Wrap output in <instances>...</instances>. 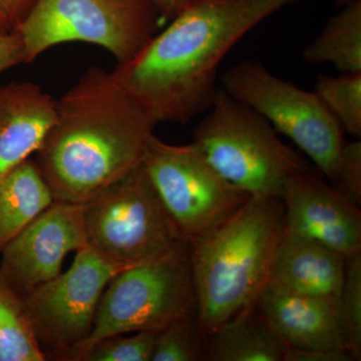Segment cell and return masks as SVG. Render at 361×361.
Returning <instances> with one entry per match:
<instances>
[{
  "instance_id": "cell-26",
  "label": "cell",
  "mask_w": 361,
  "mask_h": 361,
  "mask_svg": "<svg viewBox=\"0 0 361 361\" xmlns=\"http://www.w3.org/2000/svg\"><path fill=\"white\" fill-rule=\"evenodd\" d=\"M20 63H25V54L20 33L13 30L0 35V73Z\"/></svg>"
},
{
  "instance_id": "cell-17",
  "label": "cell",
  "mask_w": 361,
  "mask_h": 361,
  "mask_svg": "<svg viewBox=\"0 0 361 361\" xmlns=\"http://www.w3.org/2000/svg\"><path fill=\"white\" fill-rule=\"evenodd\" d=\"M54 202L35 161L28 159L0 174V254Z\"/></svg>"
},
{
  "instance_id": "cell-16",
  "label": "cell",
  "mask_w": 361,
  "mask_h": 361,
  "mask_svg": "<svg viewBox=\"0 0 361 361\" xmlns=\"http://www.w3.org/2000/svg\"><path fill=\"white\" fill-rule=\"evenodd\" d=\"M210 361H284L288 344L257 304L249 306L207 336Z\"/></svg>"
},
{
  "instance_id": "cell-19",
  "label": "cell",
  "mask_w": 361,
  "mask_h": 361,
  "mask_svg": "<svg viewBox=\"0 0 361 361\" xmlns=\"http://www.w3.org/2000/svg\"><path fill=\"white\" fill-rule=\"evenodd\" d=\"M47 360L26 311L25 298L0 273V361Z\"/></svg>"
},
{
  "instance_id": "cell-10",
  "label": "cell",
  "mask_w": 361,
  "mask_h": 361,
  "mask_svg": "<svg viewBox=\"0 0 361 361\" xmlns=\"http://www.w3.org/2000/svg\"><path fill=\"white\" fill-rule=\"evenodd\" d=\"M128 267L84 247L75 252L70 269L25 297L33 334L47 360L66 361L89 338L104 289Z\"/></svg>"
},
{
  "instance_id": "cell-13",
  "label": "cell",
  "mask_w": 361,
  "mask_h": 361,
  "mask_svg": "<svg viewBox=\"0 0 361 361\" xmlns=\"http://www.w3.org/2000/svg\"><path fill=\"white\" fill-rule=\"evenodd\" d=\"M256 304L288 346L346 348L338 301L295 293L267 283Z\"/></svg>"
},
{
  "instance_id": "cell-24",
  "label": "cell",
  "mask_w": 361,
  "mask_h": 361,
  "mask_svg": "<svg viewBox=\"0 0 361 361\" xmlns=\"http://www.w3.org/2000/svg\"><path fill=\"white\" fill-rule=\"evenodd\" d=\"M329 184L342 196L361 205V142H345L336 168L329 178Z\"/></svg>"
},
{
  "instance_id": "cell-27",
  "label": "cell",
  "mask_w": 361,
  "mask_h": 361,
  "mask_svg": "<svg viewBox=\"0 0 361 361\" xmlns=\"http://www.w3.org/2000/svg\"><path fill=\"white\" fill-rule=\"evenodd\" d=\"M37 0H0V18L16 30L32 11Z\"/></svg>"
},
{
  "instance_id": "cell-5",
  "label": "cell",
  "mask_w": 361,
  "mask_h": 361,
  "mask_svg": "<svg viewBox=\"0 0 361 361\" xmlns=\"http://www.w3.org/2000/svg\"><path fill=\"white\" fill-rule=\"evenodd\" d=\"M161 21L152 0H37L16 30L25 63L56 45L84 42L103 47L118 65L141 51Z\"/></svg>"
},
{
  "instance_id": "cell-30",
  "label": "cell",
  "mask_w": 361,
  "mask_h": 361,
  "mask_svg": "<svg viewBox=\"0 0 361 361\" xmlns=\"http://www.w3.org/2000/svg\"><path fill=\"white\" fill-rule=\"evenodd\" d=\"M334 4L338 7L345 6L348 4H353V2L361 1V0H334Z\"/></svg>"
},
{
  "instance_id": "cell-11",
  "label": "cell",
  "mask_w": 361,
  "mask_h": 361,
  "mask_svg": "<svg viewBox=\"0 0 361 361\" xmlns=\"http://www.w3.org/2000/svg\"><path fill=\"white\" fill-rule=\"evenodd\" d=\"M85 204L54 201L0 254V273L25 298L61 273L71 252L87 246Z\"/></svg>"
},
{
  "instance_id": "cell-14",
  "label": "cell",
  "mask_w": 361,
  "mask_h": 361,
  "mask_svg": "<svg viewBox=\"0 0 361 361\" xmlns=\"http://www.w3.org/2000/svg\"><path fill=\"white\" fill-rule=\"evenodd\" d=\"M346 260L343 254L284 228L267 283L295 293L338 301Z\"/></svg>"
},
{
  "instance_id": "cell-8",
  "label": "cell",
  "mask_w": 361,
  "mask_h": 361,
  "mask_svg": "<svg viewBox=\"0 0 361 361\" xmlns=\"http://www.w3.org/2000/svg\"><path fill=\"white\" fill-rule=\"evenodd\" d=\"M222 85L226 94L290 139L329 179L345 144L344 130L315 92L300 89L253 61L232 66L223 75Z\"/></svg>"
},
{
  "instance_id": "cell-22",
  "label": "cell",
  "mask_w": 361,
  "mask_h": 361,
  "mask_svg": "<svg viewBox=\"0 0 361 361\" xmlns=\"http://www.w3.org/2000/svg\"><path fill=\"white\" fill-rule=\"evenodd\" d=\"M339 320L346 348L361 357V252L348 257L338 299Z\"/></svg>"
},
{
  "instance_id": "cell-18",
  "label": "cell",
  "mask_w": 361,
  "mask_h": 361,
  "mask_svg": "<svg viewBox=\"0 0 361 361\" xmlns=\"http://www.w3.org/2000/svg\"><path fill=\"white\" fill-rule=\"evenodd\" d=\"M304 49L310 65H331L341 73H361V1L341 7Z\"/></svg>"
},
{
  "instance_id": "cell-21",
  "label": "cell",
  "mask_w": 361,
  "mask_h": 361,
  "mask_svg": "<svg viewBox=\"0 0 361 361\" xmlns=\"http://www.w3.org/2000/svg\"><path fill=\"white\" fill-rule=\"evenodd\" d=\"M208 360L207 336L197 316L180 318L157 334L151 361Z\"/></svg>"
},
{
  "instance_id": "cell-1",
  "label": "cell",
  "mask_w": 361,
  "mask_h": 361,
  "mask_svg": "<svg viewBox=\"0 0 361 361\" xmlns=\"http://www.w3.org/2000/svg\"><path fill=\"white\" fill-rule=\"evenodd\" d=\"M297 0H191L170 25L111 71L156 125L206 113L218 71L240 40Z\"/></svg>"
},
{
  "instance_id": "cell-15",
  "label": "cell",
  "mask_w": 361,
  "mask_h": 361,
  "mask_svg": "<svg viewBox=\"0 0 361 361\" xmlns=\"http://www.w3.org/2000/svg\"><path fill=\"white\" fill-rule=\"evenodd\" d=\"M56 103L33 82L0 87V174L37 153L54 123Z\"/></svg>"
},
{
  "instance_id": "cell-25",
  "label": "cell",
  "mask_w": 361,
  "mask_h": 361,
  "mask_svg": "<svg viewBox=\"0 0 361 361\" xmlns=\"http://www.w3.org/2000/svg\"><path fill=\"white\" fill-rule=\"evenodd\" d=\"M357 360L346 348H299L289 346L284 361Z\"/></svg>"
},
{
  "instance_id": "cell-3",
  "label": "cell",
  "mask_w": 361,
  "mask_h": 361,
  "mask_svg": "<svg viewBox=\"0 0 361 361\" xmlns=\"http://www.w3.org/2000/svg\"><path fill=\"white\" fill-rule=\"evenodd\" d=\"M284 228L281 200L251 197L227 219L190 240L197 320L205 336L257 303Z\"/></svg>"
},
{
  "instance_id": "cell-29",
  "label": "cell",
  "mask_w": 361,
  "mask_h": 361,
  "mask_svg": "<svg viewBox=\"0 0 361 361\" xmlns=\"http://www.w3.org/2000/svg\"><path fill=\"white\" fill-rule=\"evenodd\" d=\"M11 32H13V30H11V28L8 27V25L0 18V35H6V33Z\"/></svg>"
},
{
  "instance_id": "cell-28",
  "label": "cell",
  "mask_w": 361,
  "mask_h": 361,
  "mask_svg": "<svg viewBox=\"0 0 361 361\" xmlns=\"http://www.w3.org/2000/svg\"><path fill=\"white\" fill-rule=\"evenodd\" d=\"M158 8L163 20H171L191 0H152Z\"/></svg>"
},
{
  "instance_id": "cell-4",
  "label": "cell",
  "mask_w": 361,
  "mask_h": 361,
  "mask_svg": "<svg viewBox=\"0 0 361 361\" xmlns=\"http://www.w3.org/2000/svg\"><path fill=\"white\" fill-rule=\"evenodd\" d=\"M192 144L228 182L250 197L281 200L287 180L310 168L262 116L219 89Z\"/></svg>"
},
{
  "instance_id": "cell-7",
  "label": "cell",
  "mask_w": 361,
  "mask_h": 361,
  "mask_svg": "<svg viewBox=\"0 0 361 361\" xmlns=\"http://www.w3.org/2000/svg\"><path fill=\"white\" fill-rule=\"evenodd\" d=\"M87 246L125 265H137L186 244L140 166L85 204Z\"/></svg>"
},
{
  "instance_id": "cell-9",
  "label": "cell",
  "mask_w": 361,
  "mask_h": 361,
  "mask_svg": "<svg viewBox=\"0 0 361 361\" xmlns=\"http://www.w3.org/2000/svg\"><path fill=\"white\" fill-rule=\"evenodd\" d=\"M142 166L188 241L227 219L251 198L223 178L192 142L178 146L153 135Z\"/></svg>"
},
{
  "instance_id": "cell-20",
  "label": "cell",
  "mask_w": 361,
  "mask_h": 361,
  "mask_svg": "<svg viewBox=\"0 0 361 361\" xmlns=\"http://www.w3.org/2000/svg\"><path fill=\"white\" fill-rule=\"evenodd\" d=\"M316 94L334 114L344 132L361 137V73H342L337 77L320 75Z\"/></svg>"
},
{
  "instance_id": "cell-23",
  "label": "cell",
  "mask_w": 361,
  "mask_h": 361,
  "mask_svg": "<svg viewBox=\"0 0 361 361\" xmlns=\"http://www.w3.org/2000/svg\"><path fill=\"white\" fill-rule=\"evenodd\" d=\"M157 332H134L133 336L118 334L90 344L73 361H151Z\"/></svg>"
},
{
  "instance_id": "cell-2",
  "label": "cell",
  "mask_w": 361,
  "mask_h": 361,
  "mask_svg": "<svg viewBox=\"0 0 361 361\" xmlns=\"http://www.w3.org/2000/svg\"><path fill=\"white\" fill-rule=\"evenodd\" d=\"M156 126L111 71L94 66L56 101L35 163L54 201L85 204L142 165Z\"/></svg>"
},
{
  "instance_id": "cell-12",
  "label": "cell",
  "mask_w": 361,
  "mask_h": 361,
  "mask_svg": "<svg viewBox=\"0 0 361 361\" xmlns=\"http://www.w3.org/2000/svg\"><path fill=\"white\" fill-rule=\"evenodd\" d=\"M281 202L285 229L320 242L346 257L361 252L360 207L311 168L287 180Z\"/></svg>"
},
{
  "instance_id": "cell-6",
  "label": "cell",
  "mask_w": 361,
  "mask_h": 361,
  "mask_svg": "<svg viewBox=\"0 0 361 361\" xmlns=\"http://www.w3.org/2000/svg\"><path fill=\"white\" fill-rule=\"evenodd\" d=\"M197 316L189 242L170 253L116 274L99 301L92 334L68 355L118 334L160 332L180 318Z\"/></svg>"
}]
</instances>
